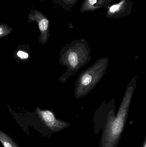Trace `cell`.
Here are the masks:
<instances>
[{"instance_id": "obj_1", "label": "cell", "mask_w": 146, "mask_h": 147, "mask_svg": "<svg viewBox=\"0 0 146 147\" xmlns=\"http://www.w3.org/2000/svg\"><path fill=\"white\" fill-rule=\"evenodd\" d=\"M28 22H36L41 33L40 40L45 45L49 38V20L43 13L37 10H32L28 16Z\"/></svg>"}, {"instance_id": "obj_2", "label": "cell", "mask_w": 146, "mask_h": 147, "mask_svg": "<svg viewBox=\"0 0 146 147\" xmlns=\"http://www.w3.org/2000/svg\"><path fill=\"white\" fill-rule=\"evenodd\" d=\"M36 112L41 121L48 127L54 129L59 126V121L56 120L55 115L50 111L43 110L37 107Z\"/></svg>"}, {"instance_id": "obj_3", "label": "cell", "mask_w": 146, "mask_h": 147, "mask_svg": "<svg viewBox=\"0 0 146 147\" xmlns=\"http://www.w3.org/2000/svg\"><path fill=\"white\" fill-rule=\"evenodd\" d=\"M105 0H85L82 5V12L98 9L102 7Z\"/></svg>"}, {"instance_id": "obj_4", "label": "cell", "mask_w": 146, "mask_h": 147, "mask_svg": "<svg viewBox=\"0 0 146 147\" xmlns=\"http://www.w3.org/2000/svg\"><path fill=\"white\" fill-rule=\"evenodd\" d=\"M127 5V0H122L121 1L114 4L110 7L107 12V15L108 16H112L118 14L124 10Z\"/></svg>"}, {"instance_id": "obj_5", "label": "cell", "mask_w": 146, "mask_h": 147, "mask_svg": "<svg viewBox=\"0 0 146 147\" xmlns=\"http://www.w3.org/2000/svg\"><path fill=\"white\" fill-rule=\"evenodd\" d=\"M0 142L4 147H19L9 136L1 130Z\"/></svg>"}, {"instance_id": "obj_6", "label": "cell", "mask_w": 146, "mask_h": 147, "mask_svg": "<svg viewBox=\"0 0 146 147\" xmlns=\"http://www.w3.org/2000/svg\"><path fill=\"white\" fill-rule=\"evenodd\" d=\"M68 63L73 68H76L79 64V56L77 53L72 51L69 53L68 57Z\"/></svg>"}, {"instance_id": "obj_7", "label": "cell", "mask_w": 146, "mask_h": 147, "mask_svg": "<svg viewBox=\"0 0 146 147\" xmlns=\"http://www.w3.org/2000/svg\"><path fill=\"white\" fill-rule=\"evenodd\" d=\"M93 76L90 73H85L83 74L81 79V84L84 86L90 85L92 82Z\"/></svg>"}, {"instance_id": "obj_8", "label": "cell", "mask_w": 146, "mask_h": 147, "mask_svg": "<svg viewBox=\"0 0 146 147\" xmlns=\"http://www.w3.org/2000/svg\"><path fill=\"white\" fill-rule=\"evenodd\" d=\"M13 31L11 28L5 24H0V38L5 37L11 33Z\"/></svg>"}, {"instance_id": "obj_9", "label": "cell", "mask_w": 146, "mask_h": 147, "mask_svg": "<svg viewBox=\"0 0 146 147\" xmlns=\"http://www.w3.org/2000/svg\"><path fill=\"white\" fill-rule=\"evenodd\" d=\"M16 55L20 59L25 60L27 59L29 57V54L26 52L22 51H19L16 53Z\"/></svg>"}, {"instance_id": "obj_10", "label": "cell", "mask_w": 146, "mask_h": 147, "mask_svg": "<svg viewBox=\"0 0 146 147\" xmlns=\"http://www.w3.org/2000/svg\"><path fill=\"white\" fill-rule=\"evenodd\" d=\"M63 1L67 3H73L77 0H63Z\"/></svg>"}]
</instances>
